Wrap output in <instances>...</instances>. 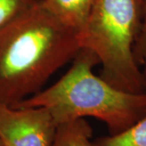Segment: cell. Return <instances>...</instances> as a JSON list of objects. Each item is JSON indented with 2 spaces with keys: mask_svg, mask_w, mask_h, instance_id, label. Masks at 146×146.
Wrapping results in <instances>:
<instances>
[{
  "mask_svg": "<svg viewBox=\"0 0 146 146\" xmlns=\"http://www.w3.org/2000/svg\"><path fill=\"white\" fill-rule=\"evenodd\" d=\"M80 49L78 33L39 0L0 29V103L15 107L38 93Z\"/></svg>",
  "mask_w": 146,
  "mask_h": 146,
  "instance_id": "1",
  "label": "cell"
},
{
  "mask_svg": "<svg viewBox=\"0 0 146 146\" xmlns=\"http://www.w3.org/2000/svg\"><path fill=\"white\" fill-rule=\"evenodd\" d=\"M98 57L80 49L72 67L57 82L21 102L15 108L44 107L57 127L72 120L93 117L107 126L110 135H116L146 115V91L129 93L115 88L93 68Z\"/></svg>",
  "mask_w": 146,
  "mask_h": 146,
  "instance_id": "2",
  "label": "cell"
},
{
  "mask_svg": "<svg viewBox=\"0 0 146 146\" xmlns=\"http://www.w3.org/2000/svg\"><path fill=\"white\" fill-rule=\"evenodd\" d=\"M143 12L144 0H96L89 21L78 34L80 48L98 58L100 76L115 88L134 94L146 91L134 57Z\"/></svg>",
  "mask_w": 146,
  "mask_h": 146,
  "instance_id": "3",
  "label": "cell"
},
{
  "mask_svg": "<svg viewBox=\"0 0 146 146\" xmlns=\"http://www.w3.org/2000/svg\"><path fill=\"white\" fill-rule=\"evenodd\" d=\"M57 129L44 107L15 108L0 103L3 146H51Z\"/></svg>",
  "mask_w": 146,
  "mask_h": 146,
  "instance_id": "4",
  "label": "cell"
},
{
  "mask_svg": "<svg viewBox=\"0 0 146 146\" xmlns=\"http://www.w3.org/2000/svg\"><path fill=\"white\" fill-rule=\"evenodd\" d=\"M42 7L63 25L80 33L85 27L96 0H40Z\"/></svg>",
  "mask_w": 146,
  "mask_h": 146,
  "instance_id": "5",
  "label": "cell"
},
{
  "mask_svg": "<svg viewBox=\"0 0 146 146\" xmlns=\"http://www.w3.org/2000/svg\"><path fill=\"white\" fill-rule=\"evenodd\" d=\"M92 136L89 123L78 119L58 126L51 146H93Z\"/></svg>",
  "mask_w": 146,
  "mask_h": 146,
  "instance_id": "6",
  "label": "cell"
},
{
  "mask_svg": "<svg viewBox=\"0 0 146 146\" xmlns=\"http://www.w3.org/2000/svg\"><path fill=\"white\" fill-rule=\"evenodd\" d=\"M92 143L93 146H146V115L123 132L99 137Z\"/></svg>",
  "mask_w": 146,
  "mask_h": 146,
  "instance_id": "7",
  "label": "cell"
},
{
  "mask_svg": "<svg viewBox=\"0 0 146 146\" xmlns=\"http://www.w3.org/2000/svg\"><path fill=\"white\" fill-rule=\"evenodd\" d=\"M39 0H0V29L25 13Z\"/></svg>",
  "mask_w": 146,
  "mask_h": 146,
  "instance_id": "8",
  "label": "cell"
},
{
  "mask_svg": "<svg viewBox=\"0 0 146 146\" xmlns=\"http://www.w3.org/2000/svg\"><path fill=\"white\" fill-rule=\"evenodd\" d=\"M134 57L141 68L146 84V0H144V12L141 30L134 46Z\"/></svg>",
  "mask_w": 146,
  "mask_h": 146,
  "instance_id": "9",
  "label": "cell"
},
{
  "mask_svg": "<svg viewBox=\"0 0 146 146\" xmlns=\"http://www.w3.org/2000/svg\"><path fill=\"white\" fill-rule=\"evenodd\" d=\"M0 146H3V145H2V142H1V141H0Z\"/></svg>",
  "mask_w": 146,
  "mask_h": 146,
  "instance_id": "10",
  "label": "cell"
}]
</instances>
